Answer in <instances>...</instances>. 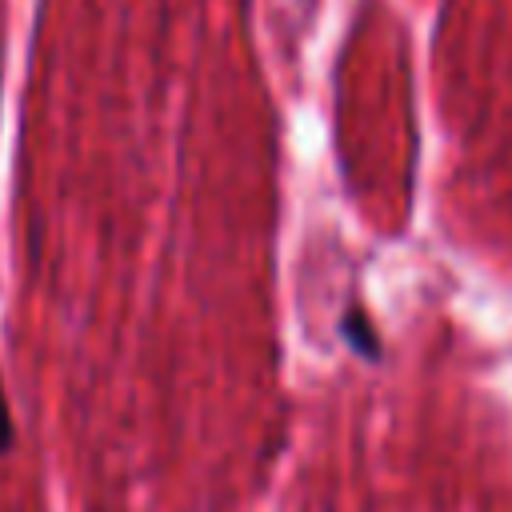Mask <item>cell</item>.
Segmentation results:
<instances>
[{
    "label": "cell",
    "mask_w": 512,
    "mask_h": 512,
    "mask_svg": "<svg viewBox=\"0 0 512 512\" xmlns=\"http://www.w3.org/2000/svg\"><path fill=\"white\" fill-rule=\"evenodd\" d=\"M12 444V412H8V396H4V384H0V456L8 452Z\"/></svg>",
    "instance_id": "obj_1"
}]
</instances>
